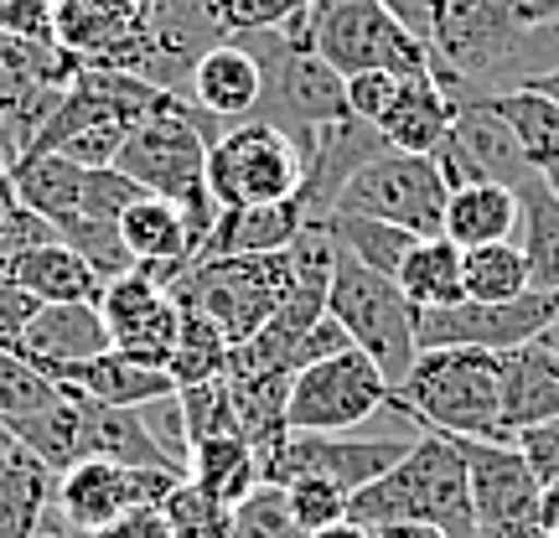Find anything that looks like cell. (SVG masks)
Wrapping results in <instances>:
<instances>
[{"instance_id":"cell-52","label":"cell","mask_w":559,"mask_h":538,"mask_svg":"<svg viewBox=\"0 0 559 538\" xmlns=\"http://www.w3.org/2000/svg\"><path fill=\"white\" fill-rule=\"evenodd\" d=\"M539 534L559 538V481L555 487H539Z\"/></svg>"},{"instance_id":"cell-15","label":"cell","mask_w":559,"mask_h":538,"mask_svg":"<svg viewBox=\"0 0 559 538\" xmlns=\"http://www.w3.org/2000/svg\"><path fill=\"white\" fill-rule=\"evenodd\" d=\"M383 151H389V140L379 135V124H362V120H353V115L317 124L311 135L300 140L306 171H300L296 202H300L306 228H321V223L332 218V213H337L342 187L358 177L373 156H383Z\"/></svg>"},{"instance_id":"cell-28","label":"cell","mask_w":559,"mask_h":538,"mask_svg":"<svg viewBox=\"0 0 559 538\" xmlns=\"http://www.w3.org/2000/svg\"><path fill=\"white\" fill-rule=\"evenodd\" d=\"M300 228H306V218H300L296 198L270 202V207H223L198 260H218V254H280V249L296 243Z\"/></svg>"},{"instance_id":"cell-14","label":"cell","mask_w":559,"mask_h":538,"mask_svg":"<svg viewBox=\"0 0 559 538\" xmlns=\"http://www.w3.org/2000/svg\"><path fill=\"white\" fill-rule=\"evenodd\" d=\"M99 316L109 326V347L115 352L151 362V368H171V352L181 342V306L166 285H156L140 270L109 279L99 300Z\"/></svg>"},{"instance_id":"cell-39","label":"cell","mask_w":559,"mask_h":538,"mask_svg":"<svg viewBox=\"0 0 559 538\" xmlns=\"http://www.w3.org/2000/svg\"><path fill=\"white\" fill-rule=\"evenodd\" d=\"M160 513H166V523H171V534L177 538H234V507L218 502L213 492L192 487L187 477L166 492Z\"/></svg>"},{"instance_id":"cell-57","label":"cell","mask_w":559,"mask_h":538,"mask_svg":"<svg viewBox=\"0 0 559 538\" xmlns=\"http://www.w3.org/2000/svg\"><path fill=\"white\" fill-rule=\"evenodd\" d=\"M11 202H16V198H11V181H0V228H5V213H11Z\"/></svg>"},{"instance_id":"cell-27","label":"cell","mask_w":559,"mask_h":538,"mask_svg":"<svg viewBox=\"0 0 559 538\" xmlns=\"http://www.w3.org/2000/svg\"><path fill=\"white\" fill-rule=\"evenodd\" d=\"M58 498V471L26 445L0 451V538H37Z\"/></svg>"},{"instance_id":"cell-6","label":"cell","mask_w":559,"mask_h":538,"mask_svg":"<svg viewBox=\"0 0 559 538\" xmlns=\"http://www.w3.org/2000/svg\"><path fill=\"white\" fill-rule=\"evenodd\" d=\"M234 41L249 47L254 62H260V104H254L249 120L275 124L285 135L306 140L317 124L347 115L342 73L326 68L311 47H296L280 26H270V32H239Z\"/></svg>"},{"instance_id":"cell-25","label":"cell","mask_w":559,"mask_h":538,"mask_svg":"<svg viewBox=\"0 0 559 538\" xmlns=\"http://www.w3.org/2000/svg\"><path fill=\"white\" fill-rule=\"evenodd\" d=\"M52 383L73 388L83 399L94 404H115V409H140V404H156V399H171L177 394V379L166 368H151V362H135L124 352H99L88 362H73V368H58L47 373Z\"/></svg>"},{"instance_id":"cell-32","label":"cell","mask_w":559,"mask_h":538,"mask_svg":"<svg viewBox=\"0 0 559 538\" xmlns=\"http://www.w3.org/2000/svg\"><path fill=\"white\" fill-rule=\"evenodd\" d=\"M228 394H234V415H239V435L270 456L280 440L290 435L285 425V404H290V373H223Z\"/></svg>"},{"instance_id":"cell-12","label":"cell","mask_w":559,"mask_h":538,"mask_svg":"<svg viewBox=\"0 0 559 538\" xmlns=\"http://www.w3.org/2000/svg\"><path fill=\"white\" fill-rule=\"evenodd\" d=\"M415 440L404 435H373V440H358V435H290L280 440L270 456H260V477L264 481H296V477H321L332 481L337 492L358 498L368 481H379L394 461H404Z\"/></svg>"},{"instance_id":"cell-26","label":"cell","mask_w":559,"mask_h":538,"mask_svg":"<svg viewBox=\"0 0 559 538\" xmlns=\"http://www.w3.org/2000/svg\"><path fill=\"white\" fill-rule=\"evenodd\" d=\"M481 104L513 130L523 160H528V171L559 198V104L549 99V94H539L534 83L492 88V94H481Z\"/></svg>"},{"instance_id":"cell-49","label":"cell","mask_w":559,"mask_h":538,"mask_svg":"<svg viewBox=\"0 0 559 538\" xmlns=\"http://www.w3.org/2000/svg\"><path fill=\"white\" fill-rule=\"evenodd\" d=\"M94 538H177V534H171V523H166L160 507H135V513L115 518L109 528H99Z\"/></svg>"},{"instance_id":"cell-42","label":"cell","mask_w":559,"mask_h":538,"mask_svg":"<svg viewBox=\"0 0 559 538\" xmlns=\"http://www.w3.org/2000/svg\"><path fill=\"white\" fill-rule=\"evenodd\" d=\"M285 492H290V507H296V518L306 534H321V528H332V523L347 518V492H337L332 481L321 477H296L285 481Z\"/></svg>"},{"instance_id":"cell-16","label":"cell","mask_w":559,"mask_h":538,"mask_svg":"<svg viewBox=\"0 0 559 538\" xmlns=\"http://www.w3.org/2000/svg\"><path fill=\"white\" fill-rule=\"evenodd\" d=\"M228 37L207 0H145V47H140L135 79L177 94L202 52Z\"/></svg>"},{"instance_id":"cell-20","label":"cell","mask_w":559,"mask_h":538,"mask_svg":"<svg viewBox=\"0 0 559 538\" xmlns=\"http://www.w3.org/2000/svg\"><path fill=\"white\" fill-rule=\"evenodd\" d=\"M11 352L41 373H58V368L109 352V326H104L99 306H37L26 332L11 342Z\"/></svg>"},{"instance_id":"cell-51","label":"cell","mask_w":559,"mask_h":538,"mask_svg":"<svg viewBox=\"0 0 559 538\" xmlns=\"http://www.w3.org/2000/svg\"><path fill=\"white\" fill-rule=\"evenodd\" d=\"M513 11L528 32H539V26H555L559 21V0H513Z\"/></svg>"},{"instance_id":"cell-33","label":"cell","mask_w":559,"mask_h":538,"mask_svg":"<svg viewBox=\"0 0 559 538\" xmlns=\"http://www.w3.org/2000/svg\"><path fill=\"white\" fill-rule=\"evenodd\" d=\"M519 192V249L528 260L534 290H559V198L539 177L513 187Z\"/></svg>"},{"instance_id":"cell-46","label":"cell","mask_w":559,"mask_h":538,"mask_svg":"<svg viewBox=\"0 0 559 538\" xmlns=\"http://www.w3.org/2000/svg\"><path fill=\"white\" fill-rule=\"evenodd\" d=\"M513 445H519V456L528 461V471L539 477V487H555L559 481V419H544L534 430H519Z\"/></svg>"},{"instance_id":"cell-10","label":"cell","mask_w":559,"mask_h":538,"mask_svg":"<svg viewBox=\"0 0 559 538\" xmlns=\"http://www.w3.org/2000/svg\"><path fill=\"white\" fill-rule=\"evenodd\" d=\"M445 198H451V187L440 177L436 156L383 151V156H373L358 177L342 187L337 213L400 223V228L419 234V239H430V234H440V223H445Z\"/></svg>"},{"instance_id":"cell-36","label":"cell","mask_w":559,"mask_h":538,"mask_svg":"<svg viewBox=\"0 0 559 538\" xmlns=\"http://www.w3.org/2000/svg\"><path fill=\"white\" fill-rule=\"evenodd\" d=\"M321 228H326V239L337 243L342 254H353L358 264L379 270V275H400L404 254L419 243V234H409V228H400V223L358 218V213H332Z\"/></svg>"},{"instance_id":"cell-55","label":"cell","mask_w":559,"mask_h":538,"mask_svg":"<svg viewBox=\"0 0 559 538\" xmlns=\"http://www.w3.org/2000/svg\"><path fill=\"white\" fill-rule=\"evenodd\" d=\"M528 83H534L539 94H549V99L559 104V68H549V73H539V79H528Z\"/></svg>"},{"instance_id":"cell-48","label":"cell","mask_w":559,"mask_h":538,"mask_svg":"<svg viewBox=\"0 0 559 538\" xmlns=\"http://www.w3.org/2000/svg\"><path fill=\"white\" fill-rule=\"evenodd\" d=\"M32 311H37V300L21 290L16 279L0 270V347H11V342L26 332V321H32Z\"/></svg>"},{"instance_id":"cell-56","label":"cell","mask_w":559,"mask_h":538,"mask_svg":"<svg viewBox=\"0 0 559 538\" xmlns=\"http://www.w3.org/2000/svg\"><path fill=\"white\" fill-rule=\"evenodd\" d=\"M539 342H544V347H549V352L559 358V316L549 321V326H544V337H539Z\"/></svg>"},{"instance_id":"cell-13","label":"cell","mask_w":559,"mask_h":538,"mask_svg":"<svg viewBox=\"0 0 559 538\" xmlns=\"http://www.w3.org/2000/svg\"><path fill=\"white\" fill-rule=\"evenodd\" d=\"M559 316V290H528L519 300H456L440 311H419V352L430 347H481L508 352L523 342L544 337V326Z\"/></svg>"},{"instance_id":"cell-35","label":"cell","mask_w":559,"mask_h":538,"mask_svg":"<svg viewBox=\"0 0 559 538\" xmlns=\"http://www.w3.org/2000/svg\"><path fill=\"white\" fill-rule=\"evenodd\" d=\"M58 404H62V383H52L41 368L16 358L11 347H0V425L11 430V440H26L32 425H41Z\"/></svg>"},{"instance_id":"cell-45","label":"cell","mask_w":559,"mask_h":538,"mask_svg":"<svg viewBox=\"0 0 559 538\" xmlns=\"http://www.w3.org/2000/svg\"><path fill=\"white\" fill-rule=\"evenodd\" d=\"M0 32L21 41H58V0H0Z\"/></svg>"},{"instance_id":"cell-59","label":"cell","mask_w":559,"mask_h":538,"mask_svg":"<svg viewBox=\"0 0 559 538\" xmlns=\"http://www.w3.org/2000/svg\"><path fill=\"white\" fill-rule=\"evenodd\" d=\"M477 538H492V534H477Z\"/></svg>"},{"instance_id":"cell-58","label":"cell","mask_w":559,"mask_h":538,"mask_svg":"<svg viewBox=\"0 0 559 538\" xmlns=\"http://www.w3.org/2000/svg\"><path fill=\"white\" fill-rule=\"evenodd\" d=\"M37 538H68V534H37Z\"/></svg>"},{"instance_id":"cell-41","label":"cell","mask_w":559,"mask_h":538,"mask_svg":"<svg viewBox=\"0 0 559 538\" xmlns=\"http://www.w3.org/2000/svg\"><path fill=\"white\" fill-rule=\"evenodd\" d=\"M177 404H181V425H187V451H192V440L239 435V415H234V394H228V379L177 388Z\"/></svg>"},{"instance_id":"cell-4","label":"cell","mask_w":559,"mask_h":538,"mask_svg":"<svg viewBox=\"0 0 559 538\" xmlns=\"http://www.w3.org/2000/svg\"><path fill=\"white\" fill-rule=\"evenodd\" d=\"M296 47H311L326 68H337L342 79L383 68V73H436L430 41L415 37L383 0H311L306 11L280 26Z\"/></svg>"},{"instance_id":"cell-18","label":"cell","mask_w":559,"mask_h":538,"mask_svg":"<svg viewBox=\"0 0 559 538\" xmlns=\"http://www.w3.org/2000/svg\"><path fill=\"white\" fill-rule=\"evenodd\" d=\"M436 166L445 187H472V181H498V187H519L528 181V160H523L513 130L487 109L481 99H461V115L451 124L445 145L436 151Z\"/></svg>"},{"instance_id":"cell-2","label":"cell","mask_w":559,"mask_h":538,"mask_svg":"<svg viewBox=\"0 0 559 538\" xmlns=\"http://www.w3.org/2000/svg\"><path fill=\"white\" fill-rule=\"evenodd\" d=\"M207 124L213 120H202L181 94H171L156 115H145L130 130V140H124L120 156H115V166L135 181L140 192L177 202L181 213H187L192 264H198L202 243H207V234H213V223L223 213L218 202H213V192H207V145H213Z\"/></svg>"},{"instance_id":"cell-44","label":"cell","mask_w":559,"mask_h":538,"mask_svg":"<svg viewBox=\"0 0 559 538\" xmlns=\"http://www.w3.org/2000/svg\"><path fill=\"white\" fill-rule=\"evenodd\" d=\"M342 94H347V115L362 124H379L383 109L400 94V73H383V68H368V73H353L342 79Z\"/></svg>"},{"instance_id":"cell-50","label":"cell","mask_w":559,"mask_h":538,"mask_svg":"<svg viewBox=\"0 0 559 538\" xmlns=\"http://www.w3.org/2000/svg\"><path fill=\"white\" fill-rule=\"evenodd\" d=\"M394 16L415 32V37H425L430 41V26H436V11H440V0H383Z\"/></svg>"},{"instance_id":"cell-9","label":"cell","mask_w":559,"mask_h":538,"mask_svg":"<svg viewBox=\"0 0 559 538\" xmlns=\"http://www.w3.org/2000/svg\"><path fill=\"white\" fill-rule=\"evenodd\" d=\"M389 399H394V383L379 373V362L358 347H347V352L311 362L290 379L285 425L296 435H347L362 419L383 415Z\"/></svg>"},{"instance_id":"cell-47","label":"cell","mask_w":559,"mask_h":538,"mask_svg":"<svg viewBox=\"0 0 559 538\" xmlns=\"http://www.w3.org/2000/svg\"><path fill=\"white\" fill-rule=\"evenodd\" d=\"M58 234H52V223L41 218V213H32V207H21V202H11V213H5V228H0V264L16 260L21 249H37V243H52Z\"/></svg>"},{"instance_id":"cell-29","label":"cell","mask_w":559,"mask_h":538,"mask_svg":"<svg viewBox=\"0 0 559 538\" xmlns=\"http://www.w3.org/2000/svg\"><path fill=\"white\" fill-rule=\"evenodd\" d=\"M440 234L456 243V249H477V243L513 239V234H519V192H513V187H498V181L451 187Z\"/></svg>"},{"instance_id":"cell-38","label":"cell","mask_w":559,"mask_h":538,"mask_svg":"<svg viewBox=\"0 0 559 538\" xmlns=\"http://www.w3.org/2000/svg\"><path fill=\"white\" fill-rule=\"evenodd\" d=\"M166 373L177 379V388L213 383L228 373V337H223L207 316H198L192 306H181V342H177V352H171V368H166Z\"/></svg>"},{"instance_id":"cell-1","label":"cell","mask_w":559,"mask_h":538,"mask_svg":"<svg viewBox=\"0 0 559 538\" xmlns=\"http://www.w3.org/2000/svg\"><path fill=\"white\" fill-rule=\"evenodd\" d=\"M347 518L362 528L383 523H430L445 538H477V507H472V477L456 435L419 430L415 445L394 461L379 481H368L347 502Z\"/></svg>"},{"instance_id":"cell-3","label":"cell","mask_w":559,"mask_h":538,"mask_svg":"<svg viewBox=\"0 0 559 538\" xmlns=\"http://www.w3.org/2000/svg\"><path fill=\"white\" fill-rule=\"evenodd\" d=\"M389 409L415 430H440L456 440H508L498 404V352L481 347H430L394 383Z\"/></svg>"},{"instance_id":"cell-40","label":"cell","mask_w":559,"mask_h":538,"mask_svg":"<svg viewBox=\"0 0 559 538\" xmlns=\"http://www.w3.org/2000/svg\"><path fill=\"white\" fill-rule=\"evenodd\" d=\"M234 538H311L300 528L290 492L280 481H260L249 498L234 507Z\"/></svg>"},{"instance_id":"cell-31","label":"cell","mask_w":559,"mask_h":538,"mask_svg":"<svg viewBox=\"0 0 559 538\" xmlns=\"http://www.w3.org/2000/svg\"><path fill=\"white\" fill-rule=\"evenodd\" d=\"M187 481L213 492L218 502L239 507L254 487H260V451L243 435H213V440H192L187 451Z\"/></svg>"},{"instance_id":"cell-34","label":"cell","mask_w":559,"mask_h":538,"mask_svg":"<svg viewBox=\"0 0 559 538\" xmlns=\"http://www.w3.org/2000/svg\"><path fill=\"white\" fill-rule=\"evenodd\" d=\"M400 290L415 300L419 311H440V306H456L466 300L461 290V249L445 234H430V239H419L400 264Z\"/></svg>"},{"instance_id":"cell-8","label":"cell","mask_w":559,"mask_h":538,"mask_svg":"<svg viewBox=\"0 0 559 538\" xmlns=\"http://www.w3.org/2000/svg\"><path fill=\"white\" fill-rule=\"evenodd\" d=\"M300 171H306L300 140L260 120L228 124L207 145V192L218 207L290 202L300 192Z\"/></svg>"},{"instance_id":"cell-17","label":"cell","mask_w":559,"mask_h":538,"mask_svg":"<svg viewBox=\"0 0 559 538\" xmlns=\"http://www.w3.org/2000/svg\"><path fill=\"white\" fill-rule=\"evenodd\" d=\"M58 47L83 68L140 73L145 0H58Z\"/></svg>"},{"instance_id":"cell-37","label":"cell","mask_w":559,"mask_h":538,"mask_svg":"<svg viewBox=\"0 0 559 538\" xmlns=\"http://www.w3.org/2000/svg\"><path fill=\"white\" fill-rule=\"evenodd\" d=\"M461 290H466V300H481V306L528 296V290H534V279H528V260H523V249L513 239L461 249Z\"/></svg>"},{"instance_id":"cell-11","label":"cell","mask_w":559,"mask_h":538,"mask_svg":"<svg viewBox=\"0 0 559 538\" xmlns=\"http://www.w3.org/2000/svg\"><path fill=\"white\" fill-rule=\"evenodd\" d=\"M177 471H145V466H120V461H79L58 477V498L47 523L58 534L94 538L99 528H109L115 518L135 513V507H160L166 492L177 487ZM41 523V528H47Z\"/></svg>"},{"instance_id":"cell-7","label":"cell","mask_w":559,"mask_h":538,"mask_svg":"<svg viewBox=\"0 0 559 538\" xmlns=\"http://www.w3.org/2000/svg\"><path fill=\"white\" fill-rule=\"evenodd\" d=\"M181 306L218 326L228 347L264 332L285 306V249L280 254H218L198 260L181 279L166 285Z\"/></svg>"},{"instance_id":"cell-23","label":"cell","mask_w":559,"mask_h":538,"mask_svg":"<svg viewBox=\"0 0 559 538\" xmlns=\"http://www.w3.org/2000/svg\"><path fill=\"white\" fill-rule=\"evenodd\" d=\"M461 115V99L436 79V73H415L400 79V94L383 109L379 135L389 140V151H409V156H436L451 124Z\"/></svg>"},{"instance_id":"cell-21","label":"cell","mask_w":559,"mask_h":538,"mask_svg":"<svg viewBox=\"0 0 559 538\" xmlns=\"http://www.w3.org/2000/svg\"><path fill=\"white\" fill-rule=\"evenodd\" d=\"M73 394V388H68ZM120 461V466H145V471H181V461L151 435V425L140 409H115V404H94L79 394V461Z\"/></svg>"},{"instance_id":"cell-43","label":"cell","mask_w":559,"mask_h":538,"mask_svg":"<svg viewBox=\"0 0 559 538\" xmlns=\"http://www.w3.org/2000/svg\"><path fill=\"white\" fill-rule=\"evenodd\" d=\"M213 5V16L228 37H239V32H270V26H285V21L306 11L311 0H207Z\"/></svg>"},{"instance_id":"cell-22","label":"cell","mask_w":559,"mask_h":538,"mask_svg":"<svg viewBox=\"0 0 559 538\" xmlns=\"http://www.w3.org/2000/svg\"><path fill=\"white\" fill-rule=\"evenodd\" d=\"M498 404L508 440L544 419H559V358L539 337L498 352Z\"/></svg>"},{"instance_id":"cell-5","label":"cell","mask_w":559,"mask_h":538,"mask_svg":"<svg viewBox=\"0 0 559 538\" xmlns=\"http://www.w3.org/2000/svg\"><path fill=\"white\" fill-rule=\"evenodd\" d=\"M326 316L337 321L347 342L379 362L389 383H404V373L419 358V306L400 290L394 275H379L337 249L332 290H326Z\"/></svg>"},{"instance_id":"cell-54","label":"cell","mask_w":559,"mask_h":538,"mask_svg":"<svg viewBox=\"0 0 559 538\" xmlns=\"http://www.w3.org/2000/svg\"><path fill=\"white\" fill-rule=\"evenodd\" d=\"M311 538H373V528H362V523H353V518H342V523H332V528H321V534H311Z\"/></svg>"},{"instance_id":"cell-53","label":"cell","mask_w":559,"mask_h":538,"mask_svg":"<svg viewBox=\"0 0 559 538\" xmlns=\"http://www.w3.org/2000/svg\"><path fill=\"white\" fill-rule=\"evenodd\" d=\"M373 538H445V534L430 528V523H383V528H373Z\"/></svg>"},{"instance_id":"cell-30","label":"cell","mask_w":559,"mask_h":538,"mask_svg":"<svg viewBox=\"0 0 559 538\" xmlns=\"http://www.w3.org/2000/svg\"><path fill=\"white\" fill-rule=\"evenodd\" d=\"M79 192H83V166L68 156H21L11 160V198L32 207L62 234L79 218Z\"/></svg>"},{"instance_id":"cell-19","label":"cell","mask_w":559,"mask_h":538,"mask_svg":"<svg viewBox=\"0 0 559 538\" xmlns=\"http://www.w3.org/2000/svg\"><path fill=\"white\" fill-rule=\"evenodd\" d=\"M177 94L198 109L202 120L243 124L254 115V104H260V62H254L249 47L223 37L213 52H202L198 68L187 73V83H181Z\"/></svg>"},{"instance_id":"cell-24","label":"cell","mask_w":559,"mask_h":538,"mask_svg":"<svg viewBox=\"0 0 559 538\" xmlns=\"http://www.w3.org/2000/svg\"><path fill=\"white\" fill-rule=\"evenodd\" d=\"M0 270L16 279L37 306H99L104 285H109L94 264L83 260L79 249H68L62 239L37 243V249H21L16 260H5Z\"/></svg>"}]
</instances>
